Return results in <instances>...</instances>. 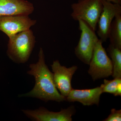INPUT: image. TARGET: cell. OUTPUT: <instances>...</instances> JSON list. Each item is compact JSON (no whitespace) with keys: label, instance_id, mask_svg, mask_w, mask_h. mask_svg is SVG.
Returning a JSON list of instances; mask_svg holds the SVG:
<instances>
[{"label":"cell","instance_id":"9c48e42d","mask_svg":"<svg viewBox=\"0 0 121 121\" xmlns=\"http://www.w3.org/2000/svg\"><path fill=\"white\" fill-rule=\"evenodd\" d=\"M22 111L27 117L36 121H71L72 116L76 112L74 106L58 112L50 111L43 107L34 110H22Z\"/></svg>","mask_w":121,"mask_h":121},{"label":"cell","instance_id":"e0dca14e","mask_svg":"<svg viewBox=\"0 0 121 121\" xmlns=\"http://www.w3.org/2000/svg\"><path fill=\"white\" fill-rule=\"evenodd\" d=\"M104 0L112 2L114 4H121V0Z\"/></svg>","mask_w":121,"mask_h":121},{"label":"cell","instance_id":"4fadbf2b","mask_svg":"<svg viewBox=\"0 0 121 121\" xmlns=\"http://www.w3.org/2000/svg\"><path fill=\"white\" fill-rule=\"evenodd\" d=\"M107 52L112 65L113 78H121V50L110 44Z\"/></svg>","mask_w":121,"mask_h":121},{"label":"cell","instance_id":"8fae6325","mask_svg":"<svg viewBox=\"0 0 121 121\" xmlns=\"http://www.w3.org/2000/svg\"><path fill=\"white\" fill-rule=\"evenodd\" d=\"M102 93L100 86L82 90L72 88L66 98V101L71 102H79L84 106H99L100 97Z\"/></svg>","mask_w":121,"mask_h":121},{"label":"cell","instance_id":"7c38bea8","mask_svg":"<svg viewBox=\"0 0 121 121\" xmlns=\"http://www.w3.org/2000/svg\"><path fill=\"white\" fill-rule=\"evenodd\" d=\"M108 39L110 44L121 50V14L117 15L111 25Z\"/></svg>","mask_w":121,"mask_h":121},{"label":"cell","instance_id":"6da1fadb","mask_svg":"<svg viewBox=\"0 0 121 121\" xmlns=\"http://www.w3.org/2000/svg\"><path fill=\"white\" fill-rule=\"evenodd\" d=\"M30 70L27 73L35 78V86L30 92L20 97H31L44 101H55L60 102L66 98L60 94L54 82L53 73L50 71L45 63V56L43 48H40L39 60L36 63L29 65Z\"/></svg>","mask_w":121,"mask_h":121},{"label":"cell","instance_id":"5bb4252c","mask_svg":"<svg viewBox=\"0 0 121 121\" xmlns=\"http://www.w3.org/2000/svg\"><path fill=\"white\" fill-rule=\"evenodd\" d=\"M121 82V78H114L112 80L105 79L104 80V83L102 84L100 86L103 93H110L114 95L118 85Z\"/></svg>","mask_w":121,"mask_h":121},{"label":"cell","instance_id":"5b68a950","mask_svg":"<svg viewBox=\"0 0 121 121\" xmlns=\"http://www.w3.org/2000/svg\"><path fill=\"white\" fill-rule=\"evenodd\" d=\"M81 35L78 45L75 48V54L79 60L89 65L98 36L89 25L82 20L78 21Z\"/></svg>","mask_w":121,"mask_h":121},{"label":"cell","instance_id":"7a4b0ae2","mask_svg":"<svg viewBox=\"0 0 121 121\" xmlns=\"http://www.w3.org/2000/svg\"><path fill=\"white\" fill-rule=\"evenodd\" d=\"M7 54L9 58L17 63L28 61L32 52L35 38L31 30L17 33L9 38Z\"/></svg>","mask_w":121,"mask_h":121},{"label":"cell","instance_id":"2e32d148","mask_svg":"<svg viewBox=\"0 0 121 121\" xmlns=\"http://www.w3.org/2000/svg\"><path fill=\"white\" fill-rule=\"evenodd\" d=\"M114 95L115 96H121V82L118 85L116 92Z\"/></svg>","mask_w":121,"mask_h":121},{"label":"cell","instance_id":"277c9868","mask_svg":"<svg viewBox=\"0 0 121 121\" xmlns=\"http://www.w3.org/2000/svg\"><path fill=\"white\" fill-rule=\"evenodd\" d=\"M99 39L95 44L89 65V74L94 81L112 76L113 67L110 58Z\"/></svg>","mask_w":121,"mask_h":121},{"label":"cell","instance_id":"52a82bcc","mask_svg":"<svg viewBox=\"0 0 121 121\" xmlns=\"http://www.w3.org/2000/svg\"><path fill=\"white\" fill-rule=\"evenodd\" d=\"M36 23L27 15H16L0 17V31L9 38L19 33L30 29Z\"/></svg>","mask_w":121,"mask_h":121},{"label":"cell","instance_id":"9a60e30c","mask_svg":"<svg viewBox=\"0 0 121 121\" xmlns=\"http://www.w3.org/2000/svg\"><path fill=\"white\" fill-rule=\"evenodd\" d=\"M104 121H121V110H117L115 109H112L111 110V113Z\"/></svg>","mask_w":121,"mask_h":121},{"label":"cell","instance_id":"30bf717a","mask_svg":"<svg viewBox=\"0 0 121 121\" xmlns=\"http://www.w3.org/2000/svg\"><path fill=\"white\" fill-rule=\"evenodd\" d=\"M34 10L33 4L26 0H0V17L27 15Z\"/></svg>","mask_w":121,"mask_h":121},{"label":"cell","instance_id":"3957f363","mask_svg":"<svg viewBox=\"0 0 121 121\" xmlns=\"http://www.w3.org/2000/svg\"><path fill=\"white\" fill-rule=\"evenodd\" d=\"M71 16L75 20H82L94 31L103 9L102 0H78L71 5Z\"/></svg>","mask_w":121,"mask_h":121},{"label":"cell","instance_id":"ba28073f","mask_svg":"<svg viewBox=\"0 0 121 121\" xmlns=\"http://www.w3.org/2000/svg\"><path fill=\"white\" fill-rule=\"evenodd\" d=\"M103 9L98 21L97 33L103 43L108 39L111 23L116 16L121 14V5L119 4L102 0Z\"/></svg>","mask_w":121,"mask_h":121},{"label":"cell","instance_id":"8992f818","mask_svg":"<svg viewBox=\"0 0 121 121\" xmlns=\"http://www.w3.org/2000/svg\"><path fill=\"white\" fill-rule=\"evenodd\" d=\"M53 72L54 83L61 95L66 98L72 88L71 80L78 69L77 66L67 68L62 66L59 60H54L51 65Z\"/></svg>","mask_w":121,"mask_h":121}]
</instances>
